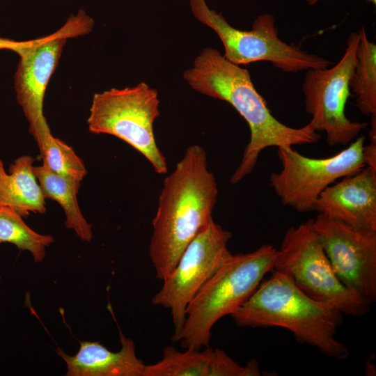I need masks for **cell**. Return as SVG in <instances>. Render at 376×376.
Returning <instances> with one entry per match:
<instances>
[{
    "label": "cell",
    "mask_w": 376,
    "mask_h": 376,
    "mask_svg": "<svg viewBox=\"0 0 376 376\" xmlns=\"http://www.w3.org/2000/svg\"><path fill=\"white\" fill-rule=\"evenodd\" d=\"M183 77L194 90L229 103L249 125V141L230 177L231 184L240 182L253 171L265 149L312 144L320 139L309 123L292 127L276 119L256 89L249 71L228 61L216 49H203Z\"/></svg>",
    "instance_id": "obj_1"
},
{
    "label": "cell",
    "mask_w": 376,
    "mask_h": 376,
    "mask_svg": "<svg viewBox=\"0 0 376 376\" xmlns=\"http://www.w3.org/2000/svg\"><path fill=\"white\" fill-rule=\"evenodd\" d=\"M217 197L205 150L197 144L189 146L164 180L152 221L149 256L159 279L172 272L189 242L212 218Z\"/></svg>",
    "instance_id": "obj_2"
},
{
    "label": "cell",
    "mask_w": 376,
    "mask_h": 376,
    "mask_svg": "<svg viewBox=\"0 0 376 376\" xmlns=\"http://www.w3.org/2000/svg\"><path fill=\"white\" fill-rule=\"evenodd\" d=\"M230 316L239 327L286 329L299 343L328 357L343 360L349 355L345 345L336 338L343 313L308 297L287 275L275 270Z\"/></svg>",
    "instance_id": "obj_3"
},
{
    "label": "cell",
    "mask_w": 376,
    "mask_h": 376,
    "mask_svg": "<svg viewBox=\"0 0 376 376\" xmlns=\"http://www.w3.org/2000/svg\"><path fill=\"white\" fill-rule=\"evenodd\" d=\"M276 251L266 244L252 252L231 254L188 305L182 329L173 341L184 349L209 347L213 326L251 296L273 270Z\"/></svg>",
    "instance_id": "obj_4"
},
{
    "label": "cell",
    "mask_w": 376,
    "mask_h": 376,
    "mask_svg": "<svg viewBox=\"0 0 376 376\" xmlns=\"http://www.w3.org/2000/svg\"><path fill=\"white\" fill-rule=\"evenodd\" d=\"M273 270L287 275L312 299L331 304L343 315L367 314L371 304L345 286L336 275L308 219L285 232Z\"/></svg>",
    "instance_id": "obj_5"
},
{
    "label": "cell",
    "mask_w": 376,
    "mask_h": 376,
    "mask_svg": "<svg viewBox=\"0 0 376 376\" xmlns=\"http://www.w3.org/2000/svg\"><path fill=\"white\" fill-rule=\"evenodd\" d=\"M159 116L157 90L141 82L95 93L87 123L93 134H107L124 141L143 155L156 173L164 174L167 162L157 145L153 129Z\"/></svg>",
    "instance_id": "obj_6"
},
{
    "label": "cell",
    "mask_w": 376,
    "mask_h": 376,
    "mask_svg": "<svg viewBox=\"0 0 376 376\" xmlns=\"http://www.w3.org/2000/svg\"><path fill=\"white\" fill-rule=\"evenodd\" d=\"M189 5L194 16L218 35L224 47L223 56L234 64L265 61L284 72H297L327 68L331 63L325 58L281 40L272 14L260 15L253 22L251 30H240L211 9L205 0H189Z\"/></svg>",
    "instance_id": "obj_7"
},
{
    "label": "cell",
    "mask_w": 376,
    "mask_h": 376,
    "mask_svg": "<svg viewBox=\"0 0 376 376\" xmlns=\"http://www.w3.org/2000/svg\"><path fill=\"white\" fill-rule=\"evenodd\" d=\"M365 136H358L343 150L326 158L304 156L293 146L278 148L281 163L269 183L281 203L299 212L315 210L321 193L338 180L354 173L365 165Z\"/></svg>",
    "instance_id": "obj_8"
},
{
    "label": "cell",
    "mask_w": 376,
    "mask_h": 376,
    "mask_svg": "<svg viewBox=\"0 0 376 376\" xmlns=\"http://www.w3.org/2000/svg\"><path fill=\"white\" fill-rule=\"evenodd\" d=\"M359 41V32L351 33L338 62L331 68L306 70L301 86L305 110L311 116L309 123L316 132H325L331 146L350 144L367 126L345 114Z\"/></svg>",
    "instance_id": "obj_9"
},
{
    "label": "cell",
    "mask_w": 376,
    "mask_h": 376,
    "mask_svg": "<svg viewBox=\"0 0 376 376\" xmlns=\"http://www.w3.org/2000/svg\"><path fill=\"white\" fill-rule=\"evenodd\" d=\"M231 232L212 218L189 242L172 272L162 281L161 289L152 297L155 306L171 312L176 337L184 325L188 305L203 285L231 255L228 244Z\"/></svg>",
    "instance_id": "obj_10"
},
{
    "label": "cell",
    "mask_w": 376,
    "mask_h": 376,
    "mask_svg": "<svg viewBox=\"0 0 376 376\" xmlns=\"http://www.w3.org/2000/svg\"><path fill=\"white\" fill-rule=\"evenodd\" d=\"M93 24V19L79 10L76 15H71L57 31L35 39L32 44L16 52L19 61L14 75V86L17 102L29 122L31 134L45 118V93L67 39L88 33Z\"/></svg>",
    "instance_id": "obj_11"
},
{
    "label": "cell",
    "mask_w": 376,
    "mask_h": 376,
    "mask_svg": "<svg viewBox=\"0 0 376 376\" xmlns=\"http://www.w3.org/2000/svg\"><path fill=\"white\" fill-rule=\"evenodd\" d=\"M313 228L340 282L370 304L376 301V231L318 214Z\"/></svg>",
    "instance_id": "obj_12"
},
{
    "label": "cell",
    "mask_w": 376,
    "mask_h": 376,
    "mask_svg": "<svg viewBox=\"0 0 376 376\" xmlns=\"http://www.w3.org/2000/svg\"><path fill=\"white\" fill-rule=\"evenodd\" d=\"M315 210L361 230L376 231V169L364 166L326 188Z\"/></svg>",
    "instance_id": "obj_13"
},
{
    "label": "cell",
    "mask_w": 376,
    "mask_h": 376,
    "mask_svg": "<svg viewBox=\"0 0 376 376\" xmlns=\"http://www.w3.org/2000/svg\"><path fill=\"white\" fill-rule=\"evenodd\" d=\"M181 352L172 346L163 350L158 362L146 365L143 376H259L258 362L252 359L245 366L230 357L224 350L207 347Z\"/></svg>",
    "instance_id": "obj_14"
},
{
    "label": "cell",
    "mask_w": 376,
    "mask_h": 376,
    "mask_svg": "<svg viewBox=\"0 0 376 376\" xmlns=\"http://www.w3.org/2000/svg\"><path fill=\"white\" fill-rule=\"evenodd\" d=\"M121 348L112 352L98 341H81L74 356L61 349L57 354L65 361L66 376H143L146 364L136 354L134 341L119 329Z\"/></svg>",
    "instance_id": "obj_15"
},
{
    "label": "cell",
    "mask_w": 376,
    "mask_h": 376,
    "mask_svg": "<svg viewBox=\"0 0 376 376\" xmlns=\"http://www.w3.org/2000/svg\"><path fill=\"white\" fill-rule=\"evenodd\" d=\"M33 158L23 155L5 171L0 159V205L8 206L22 217L31 212H46L45 197L33 171Z\"/></svg>",
    "instance_id": "obj_16"
},
{
    "label": "cell",
    "mask_w": 376,
    "mask_h": 376,
    "mask_svg": "<svg viewBox=\"0 0 376 376\" xmlns=\"http://www.w3.org/2000/svg\"><path fill=\"white\" fill-rule=\"evenodd\" d=\"M33 171L45 198L56 201L63 209L65 227L73 230L81 240L90 242L93 238L92 226L83 216L77 198L81 182L56 174L43 164L33 166Z\"/></svg>",
    "instance_id": "obj_17"
},
{
    "label": "cell",
    "mask_w": 376,
    "mask_h": 376,
    "mask_svg": "<svg viewBox=\"0 0 376 376\" xmlns=\"http://www.w3.org/2000/svg\"><path fill=\"white\" fill-rule=\"evenodd\" d=\"M358 32L359 41L350 88L360 112L373 116L376 115V45L370 41L363 26Z\"/></svg>",
    "instance_id": "obj_18"
},
{
    "label": "cell",
    "mask_w": 376,
    "mask_h": 376,
    "mask_svg": "<svg viewBox=\"0 0 376 376\" xmlns=\"http://www.w3.org/2000/svg\"><path fill=\"white\" fill-rule=\"evenodd\" d=\"M32 135L47 169L68 179L81 182L87 173L83 162L70 146L52 136L45 118L38 123Z\"/></svg>",
    "instance_id": "obj_19"
},
{
    "label": "cell",
    "mask_w": 376,
    "mask_h": 376,
    "mask_svg": "<svg viewBox=\"0 0 376 376\" xmlns=\"http://www.w3.org/2000/svg\"><path fill=\"white\" fill-rule=\"evenodd\" d=\"M54 241L52 235L31 229L13 208L0 205V243L9 242L20 250L28 251L36 263H40L45 257L46 248Z\"/></svg>",
    "instance_id": "obj_20"
},
{
    "label": "cell",
    "mask_w": 376,
    "mask_h": 376,
    "mask_svg": "<svg viewBox=\"0 0 376 376\" xmlns=\"http://www.w3.org/2000/svg\"><path fill=\"white\" fill-rule=\"evenodd\" d=\"M363 159L366 166L376 169V140H370V144L364 146Z\"/></svg>",
    "instance_id": "obj_21"
},
{
    "label": "cell",
    "mask_w": 376,
    "mask_h": 376,
    "mask_svg": "<svg viewBox=\"0 0 376 376\" xmlns=\"http://www.w3.org/2000/svg\"><path fill=\"white\" fill-rule=\"evenodd\" d=\"M34 40L35 39L27 41H15L9 38H0V49H10L17 52L19 49L32 44Z\"/></svg>",
    "instance_id": "obj_22"
},
{
    "label": "cell",
    "mask_w": 376,
    "mask_h": 376,
    "mask_svg": "<svg viewBox=\"0 0 376 376\" xmlns=\"http://www.w3.org/2000/svg\"><path fill=\"white\" fill-rule=\"evenodd\" d=\"M320 1H321V0H306V1L308 3L311 4V5H313V4L318 3V2ZM366 1H367L369 2V3H373V4H374V5L376 4V0H366Z\"/></svg>",
    "instance_id": "obj_23"
}]
</instances>
